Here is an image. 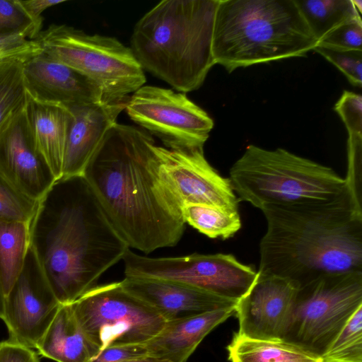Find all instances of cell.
<instances>
[{
  "label": "cell",
  "instance_id": "1",
  "mask_svg": "<svg viewBox=\"0 0 362 362\" xmlns=\"http://www.w3.org/2000/svg\"><path fill=\"white\" fill-rule=\"evenodd\" d=\"M156 147L148 133L116 122L82 175L129 247L146 255L175 246L185 228Z\"/></svg>",
  "mask_w": 362,
  "mask_h": 362
},
{
  "label": "cell",
  "instance_id": "2",
  "mask_svg": "<svg viewBox=\"0 0 362 362\" xmlns=\"http://www.w3.org/2000/svg\"><path fill=\"white\" fill-rule=\"evenodd\" d=\"M30 247L57 300L70 304L97 286L129 249L83 175L57 180L29 223Z\"/></svg>",
  "mask_w": 362,
  "mask_h": 362
},
{
  "label": "cell",
  "instance_id": "3",
  "mask_svg": "<svg viewBox=\"0 0 362 362\" xmlns=\"http://www.w3.org/2000/svg\"><path fill=\"white\" fill-rule=\"evenodd\" d=\"M261 210L267 226L259 274L284 278L298 288L322 276L362 272V206L354 199Z\"/></svg>",
  "mask_w": 362,
  "mask_h": 362
},
{
  "label": "cell",
  "instance_id": "4",
  "mask_svg": "<svg viewBox=\"0 0 362 362\" xmlns=\"http://www.w3.org/2000/svg\"><path fill=\"white\" fill-rule=\"evenodd\" d=\"M219 0H163L136 23L131 49L143 68L177 90L203 84L215 64L212 37Z\"/></svg>",
  "mask_w": 362,
  "mask_h": 362
},
{
  "label": "cell",
  "instance_id": "5",
  "mask_svg": "<svg viewBox=\"0 0 362 362\" xmlns=\"http://www.w3.org/2000/svg\"><path fill=\"white\" fill-rule=\"evenodd\" d=\"M295 0H219L212 53L228 72L302 57L316 47Z\"/></svg>",
  "mask_w": 362,
  "mask_h": 362
},
{
  "label": "cell",
  "instance_id": "6",
  "mask_svg": "<svg viewBox=\"0 0 362 362\" xmlns=\"http://www.w3.org/2000/svg\"><path fill=\"white\" fill-rule=\"evenodd\" d=\"M229 179L239 200L259 209L267 205L359 201L346 180L331 168L286 149L247 146L233 164Z\"/></svg>",
  "mask_w": 362,
  "mask_h": 362
},
{
  "label": "cell",
  "instance_id": "7",
  "mask_svg": "<svg viewBox=\"0 0 362 362\" xmlns=\"http://www.w3.org/2000/svg\"><path fill=\"white\" fill-rule=\"evenodd\" d=\"M35 40L46 56L93 81L101 90L103 103L126 102L146 83L144 69L131 48L115 37L52 24Z\"/></svg>",
  "mask_w": 362,
  "mask_h": 362
},
{
  "label": "cell",
  "instance_id": "8",
  "mask_svg": "<svg viewBox=\"0 0 362 362\" xmlns=\"http://www.w3.org/2000/svg\"><path fill=\"white\" fill-rule=\"evenodd\" d=\"M362 306V272L320 277L297 290L281 340L321 358Z\"/></svg>",
  "mask_w": 362,
  "mask_h": 362
},
{
  "label": "cell",
  "instance_id": "9",
  "mask_svg": "<svg viewBox=\"0 0 362 362\" xmlns=\"http://www.w3.org/2000/svg\"><path fill=\"white\" fill-rule=\"evenodd\" d=\"M71 305L100 352L112 346L146 344L166 323L153 308L126 291L119 281L97 285Z\"/></svg>",
  "mask_w": 362,
  "mask_h": 362
},
{
  "label": "cell",
  "instance_id": "10",
  "mask_svg": "<svg viewBox=\"0 0 362 362\" xmlns=\"http://www.w3.org/2000/svg\"><path fill=\"white\" fill-rule=\"evenodd\" d=\"M122 260L125 276L178 281L234 301L249 291L258 276L257 271L230 254L148 257L129 248Z\"/></svg>",
  "mask_w": 362,
  "mask_h": 362
},
{
  "label": "cell",
  "instance_id": "11",
  "mask_svg": "<svg viewBox=\"0 0 362 362\" xmlns=\"http://www.w3.org/2000/svg\"><path fill=\"white\" fill-rule=\"evenodd\" d=\"M124 110L173 150L204 147L214 127L213 119L185 93L153 86L144 85L133 93Z\"/></svg>",
  "mask_w": 362,
  "mask_h": 362
},
{
  "label": "cell",
  "instance_id": "12",
  "mask_svg": "<svg viewBox=\"0 0 362 362\" xmlns=\"http://www.w3.org/2000/svg\"><path fill=\"white\" fill-rule=\"evenodd\" d=\"M60 305L29 246L23 269L6 298L3 321L8 339L36 349Z\"/></svg>",
  "mask_w": 362,
  "mask_h": 362
},
{
  "label": "cell",
  "instance_id": "13",
  "mask_svg": "<svg viewBox=\"0 0 362 362\" xmlns=\"http://www.w3.org/2000/svg\"><path fill=\"white\" fill-rule=\"evenodd\" d=\"M161 167L181 205L206 204L238 211L239 199L230 180L207 161L204 147L173 150L156 145Z\"/></svg>",
  "mask_w": 362,
  "mask_h": 362
},
{
  "label": "cell",
  "instance_id": "14",
  "mask_svg": "<svg viewBox=\"0 0 362 362\" xmlns=\"http://www.w3.org/2000/svg\"><path fill=\"white\" fill-rule=\"evenodd\" d=\"M297 290L284 278L258 274L249 291L236 303L237 333L252 339L281 340Z\"/></svg>",
  "mask_w": 362,
  "mask_h": 362
},
{
  "label": "cell",
  "instance_id": "15",
  "mask_svg": "<svg viewBox=\"0 0 362 362\" xmlns=\"http://www.w3.org/2000/svg\"><path fill=\"white\" fill-rule=\"evenodd\" d=\"M24 110L11 117L0 132V173L18 191L38 202L57 180L33 144Z\"/></svg>",
  "mask_w": 362,
  "mask_h": 362
},
{
  "label": "cell",
  "instance_id": "16",
  "mask_svg": "<svg viewBox=\"0 0 362 362\" xmlns=\"http://www.w3.org/2000/svg\"><path fill=\"white\" fill-rule=\"evenodd\" d=\"M23 74L27 93L37 100L66 107L103 103L101 90L93 81L42 52L23 63Z\"/></svg>",
  "mask_w": 362,
  "mask_h": 362
},
{
  "label": "cell",
  "instance_id": "17",
  "mask_svg": "<svg viewBox=\"0 0 362 362\" xmlns=\"http://www.w3.org/2000/svg\"><path fill=\"white\" fill-rule=\"evenodd\" d=\"M119 282L126 291L153 308L166 322L235 306L238 302L166 279L125 276Z\"/></svg>",
  "mask_w": 362,
  "mask_h": 362
},
{
  "label": "cell",
  "instance_id": "18",
  "mask_svg": "<svg viewBox=\"0 0 362 362\" xmlns=\"http://www.w3.org/2000/svg\"><path fill=\"white\" fill-rule=\"evenodd\" d=\"M127 102V101H126ZM126 102L69 107L72 114L65 146L62 177L82 175Z\"/></svg>",
  "mask_w": 362,
  "mask_h": 362
},
{
  "label": "cell",
  "instance_id": "19",
  "mask_svg": "<svg viewBox=\"0 0 362 362\" xmlns=\"http://www.w3.org/2000/svg\"><path fill=\"white\" fill-rule=\"evenodd\" d=\"M235 305L166 322L146 343L149 355L170 362H187L204 337L235 314Z\"/></svg>",
  "mask_w": 362,
  "mask_h": 362
},
{
  "label": "cell",
  "instance_id": "20",
  "mask_svg": "<svg viewBox=\"0 0 362 362\" xmlns=\"http://www.w3.org/2000/svg\"><path fill=\"white\" fill-rule=\"evenodd\" d=\"M25 115L37 151L56 180L62 177L65 146L72 114L64 105L37 100L28 94Z\"/></svg>",
  "mask_w": 362,
  "mask_h": 362
},
{
  "label": "cell",
  "instance_id": "21",
  "mask_svg": "<svg viewBox=\"0 0 362 362\" xmlns=\"http://www.w3.org/2000/svg\"><path fill=\"white\" fill-rule=\"evenodd\" d=\"M39 356L57 362H90L99 353L79 325L70 304H61L36 347Z\"/></svg>",
  "mask_w": 362,
  "mask_h": 362
},
{
  "label": "cell",
  "instance_id": "22",
  "mask_svg": "<svg viewBox=\"0 0 362 362\" xmlns=\"http://www.w3.org/2000/svg\"><path fill=\"white\" fill-rule=\"evenodd\" d=\"M230 362H322V358L283 340L249 338L235 333L227 347Z\"/></svg>",
  "mask_w": 362,
  "mask_h": 362
},
{
  "label": "cell",
  "instance_id": "23",
  "mask_svg": "<svg viewBox=\"0 0 362 362\" xmlns=\"http://www.w3.org/2000/svg\"><path fill=\"white\" fill-rule=\"evenodd\" d=\"M29 246L28 223L0 222V274L6 297L23 269Z\"/></svg>",
  "mask_w": 362,
  "mask_h": 362
},
{
  "label": "cell",
  "instance_id": "24",
  "mask_svg": "<svg viewBox=\"0 0 362 362\" xmlns=\"http://www.w3.org/2000/svg\"><path fill=\"white\" fill-rule=\"evenodd\" d=\"M295 1L317 42L341 24L361 16L354 6L352 0H295Z\"/></svg>",
  "mask_w": 362,
  "mask_h": 362
},
{
  "label": "cell",
  "instance_id": "25",
  "mask_svg": "<svg viewBox=\"0 0 362 362\" xmlns=\"http://www.w3.org/2000/svg\"><path fill=\"white\" fill-rule=\"evenodd\" d=\"M181 211L185 223L211 238H229L241 227L239 211L197 204H183Z\"/></svg>",
  "mask_w": 362,
  "mask_h": 362
},
{
  "label": "cell",
  "instance_id": "26",
  "mask_svg": "<svg viewBox=\"0 0 362 362\" xmlns=\"http://www.w3.org/2000/svg\"><path fill=\"white\" fill-rule=\"evenodd\" d=\"M23 63L16 60L0 62V132L6 122L26 105Z\"/></svg>",
  "mask_w": 362,
  "mask_h": 362
},
{
  "label": "cell",
  "instance_id": "27",
  "mask_svg": "<svg viewBox=\"0 0 362 362\" xmlns=\"http://www.w3.org/2000/svg\"><path fill=\"white\" fill-rule=\"evenodd\" d=\"M321 358L322 362H362V306L345 324Z\"/></svg>",
  "mask_w": 362,
  "mask_h": 362
},
{
  "label": "cell",
  "instance_id": "28",
  "mask_svg": "<svg viewBox=\"0 0 362 362\" xmlns=\"http://www.w3.org/2000/svg\"><path fill=\"white\" fill-rule=\"evenodd\" d=\"M38 202L28 198L13 186L0 173V222L30 223Z\"/></svg>",
  "mask_w": 362,
  "mask_h": 362
},
{
  "label": "cell",
  "instance_id": "29",
  "mask_svg": "<svg viewBox=\"0 0 362 362\" xmlns=\"http://www.w3.org/2000/svg\"><path fill=\"white\" fill-rule=\"evenodd\" d=\"M37 37L33 28L0 35V62L16 60L22 62L42 52L35 40Z\"/></svg>",
  "mask_w": 362,
  "mask_h": 362
},
{
  "label": "cell",
  "instance_id": "30",
  "mask_svg": "<svg viewBox=\"0 0 362 362\" xmlns=\"http://www.w3.org/2000/svg\"><path fill=\"white\" fill-rule=\"evenodd\" d=\"M314 51L336 66L354 86L362 85V51L336 49L317 45Z\"/></svg>",
  "mask_w": 362,
  "mask_h": 362
},
{
  "label": "cell",
  "instance_id": "31",
  "mask_svg": "<svg viewBox=\"0 0 362 362\" xmlns=\"http://www.w3.org/2000/svg\"><path fill=\"white\" fill-rule=\"evenodd\" d=\"M317 45L341 50L362 51V20L358 16L335 28Z\"/></svg>",
  "mask_w": 362,
  "mask_h": 362
},
{
  "label": "cell",
  "instance_id": "32",
  "mask_svg": "<svg viewBox=\"0 0 362 362\" xmlns=\"http://www.w3.org/2000/svg\"><path fill=\"white\" fill-rule=\"evenodd\" d=\"M341 118L348 134L362 133V96L344 90L334 106Z\"/></svg>",
  "mask_w": 362,
  "mask_h": 362
},
{
  "label": "cell",
  "instance_id": "33",
  "mask_svg": "<svg viewBox=\"0 0 362 362\" xmlns=\"http://www.w3.org/2000/svg\"><path fill=\"white\" fill-rule=\"evenodd\" d=\"M33 28L40 33L25 15L18 0H0V35L10 34Z\"/></svg>",
  "mask_w": 362,
  "mask_h": 362
},
{
  "label": "cell",
  "instance_id": "34",
  "mask_svg": "<svg viewBox=\"0 0 362 362\" xmlns=\"http://www.w3.org/2000/svg\"><path fill=\"white\" fill-rule=\"evenodd\" d=\"M149 356L146 344H132L107 347L90 362H127Z\"/></svg>",
  "mask_w": 362,
  "mask_h": 362
},
{
  "label": "cell",
  "instance_id": "35",
  "mask_svg": "<svg viewBox=\"0 0 362 362\" xmlns=\"http://www.w3.org/2000/svg\"><path fill=\"white\" fill-rule=\"evenodd\" d=\"M0 362H40V358L33 349L8 339L0 342Z\"/></svg>",
  "mask_w": 362,
  "mask_h": 362
},
{
  "label": "cell",
  "instance_id": "36",
  "mask_svg": "<svg viewBox=\"0 0 362 362\" xmlns=\"http://www.w3.org/2000/svg\"><path fill=\"white\" fill-rule=\"evenodd\" d=\"M21 8L30 20L37 32L40 33L42 25V13L49 7L64 2V0H18Z\"/></svg>",
  "mask_w": 362,
  "mask_h": 362
},
{
  "label": "cell",
  "instance_id": "37",
  "mask_svg": "<svg viewBox=\"0 0 362 362\" xmlns=\"http://www.w3.org/2000/svg\"><path fill=\"white\" fill-rule=\"evenodd\" d=\"M6 298V297L4 293L1 276L0 274V319H1L2 320L4 317Z\"/></svg>",
  "mask_w": 362,
  "mask_h": 362
},
{
  "label": "cell",
  "instance_id": "38",
  "mask_svg": "<svg viewBox=\"0 0 362 362\" xmlns=\"http://www.w3.org/2000/svg\"><path fill=\"white\" fill-rule=\"evenodd\" d=\"M127 362H170L168 360L160 358L158 357H155L153 356H146L142 358L131 360Z\"/></svg>",
  "mask_w": 362,
  "mask_h": 362
},
{
  "label": "cell",
  "instance_id": "39",
  "mask_svg": "<svg viewBox=\"0 0 362 362\" xmlns=\"http://www.w3.org/2000/svg\"><path fill=\"white\" fill-rule=\"evenodd\" d=\"M353 4L356 8L357 11L361 14L362 12V1L361 0H352Z\"/></svg>",
  "mask_w": 362,
  "mask_h": 362
}]
</instances>
